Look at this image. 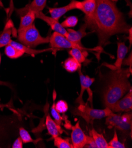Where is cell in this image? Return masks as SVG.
<instances>
[{"label":"cell","instance_id":"15","mask_svg":"<svg viewBox=\"0 0 132 148\" xmlns=\"http://www.w3.org/2000/svg\"><path fill=\"white\" fill-rule=\"evenodd\" d=\"M129 51V47L126 46L124 42H117V60L113 66H111L112 69H119L122 67L123 61Z\"/></svg>","mask_w":132,"mask_h":148},{"label":"cell","instance_id":"1","mask_svg":"<svg viewBox=\"0 0 132 148\" xmlns=\"http://www.w3.org/2000/svg\"><path fill=\"white\" fill-rule=\"evenodd\" d=\"M85 24L97 34L100 47L106 46L114 35L128 33L131 27L126 23L123 14L113 0H96L93 16L85 20Z\"/></svg>","mask_w":132,"mask_h":148},{"label":"cell","instance_id":"26","mask_svg":"<svg viewBox=\"0 0 132 148\" xmlns=\"http://www.w3.org/2000/svg\"><path fill=\"white\" fill-rule=\"evenodd\" d=\"M78 22V19L75 16H70L66 18L62 23L61 25L64 28H71L77 25Z\"/></svg>","mask_w":132,"mask_h":148},{"label":"cell","instance_id":"17","mask_svg":"<svg viewBox=\"0 0 132 148\" xmlns=\"http://www.w3.org/2000/svg\"><path fill=\"white\" fill-rule=\"evenodd\" d=\"M14 29L13 23L10 20L6 23L3 32L0 36V48L6 47L11 41V34Z\"/></svg>","mask_w":132,"mask_h":148},{"label":"cell","instance_id":"4","mask_svg":"<svg viewBox=\"0 0 132 148\" xmlns=\"http://www.w3.org/2000/svg\"><path fill=\"white\" fill-rule=\"evenodd\" d=\"M71 112L74 115L82 117L88 123L91 124H93L94 120L101 119L114 114L113 112L108 108L104 109H95L93 107H90L87 103L80 104Z\"/></svg>","mask_w":132,"mask_h":148},{"label":"cell","instance_id":"27","mask_svg":"<svg viewBox=\"0 0 132 148\" xmlns=\"http://www.w3.org/2000/svg\"><path fill=\"white\" fill-rule=\"evenodd\" d=\"M109 148H125L124 144L121 143L118 139V136L117 134V132L114 131V134L113 139L108 143Z\"/></svg>","mask_w":132,"mask_h":148},{"label":"cell","instance_id":"24","mask_svg":"<svg viewBox=\"0 0 132 148\" xmlns=\"http://www.w3.org/2000/svg\"><path fill=\"white\" fill-rule=\"evenodd\" d=\"M19 134H20V137L21 138L23 143H33L34 144L36 145L39 141L41 140V139H37L36 140H34L32 139L30 135L29 134V133L24 129L23 127H21L19 129Z\"/></svg>","mask_w":132,"mask_h":148},{"label":"cell","instance_id":"16","mask_svg":"<svg viewBox=\"0 0 132 148\" xmlns=\"http://www.w3.org/2000/svg\"><path fill=\"white\" fill-rule=\"evenodd\" d=\"M46 114L45 125L48 131V134L53 138L63 134L64 130L62 129L61 126L57 124L55 121L52 119L49 113Z\"/></svg>","mask_w":132,"mask_h":148},{"label":"cell","instance_id":"8","mask_svg":"<svg viewBox=\"0 0 132 148\" xmlns=\"http://www.w3.org/2000/svg\"><path fill=\"white\" fill-rule=\"evenodd\" d=\"M71 133V140L74 148H82L85 147L86 144V135L82 130L79 121H78L75 126H70Z\"/></svg>","mask_w":132,"mask_h":148},{"label":"cell","instance_id":"35","mask_svg":"<svg viewBox=\"0 0 132 148\" xmlns=\"http://www.w3.org/2000/svg\"><path fill=\"white\" fill-rule=\"evenodd\" d=\"M1 54H0V64H1Z\"/></svg>","mask_w":132,"mask_h":148},{"label":"cell","instance_id":"3","mask_svg":"<svg viewBox=\"0 0 132 148\" xmlns=\"http://www.w3.org/2000/svg\"><path fill=\"white\" fill-rule=\"evenodd\" d=\"M18 39L20 43L28 47H36L40 44L49 43L50 37H42L33 24L30 27L18 29Z\"/></svg>","mask_w":132,"mask_h":148},{"label":"cell","instance_id":"31","mask_svg":"<svg viewBox=\"0 0 132 148\" xmlns=\"http://www.w3.org/2000/svg\"><path fill=\"white\" fill-rule=\"evenodd\" d=\"M12 148H22L23 147V141L20 137L18 138L12 145Z\"/></svg>","mask_w":132,"mask_h":148},{"label":"cell","instance_id":"2","mask_svg":"<svg viewBox=\"0 0 132 148\" xmlns=\"http://www.w3.org/2000/svg\"><path fill=\"white\" fill-rule=\"evenodd\" d=\"M131 73L129 68L113 69L102 93L106 108L111 109L115 103L129 91L131 88L129 82Z\"/></svg>","mask_w":132,"mask_h":148},{"label":"cell","instance_id":"21","mask_svg":"<svg viewBox=\"0 0 132 148\" xmlns=\"http://www.w3.org/2000/svg\"><path fill=\"white\" fill-rule=\"evenodd\" d=\"M69 54L80 64L85 63L86 61L88 53L86 50H82L78 49H71L69 51Z\"/></svg>","mask_w":132,"mask_h":148},{"label":"cell","instance_id":"22","mask_svg":"<svg viewBox=\"0 0 132 148\" xmlns=\"http://www.w3.org/2000/svg\"><path fill=\"white\" fill-rule=\"evenodd\" d=\"M64 67L69 73H74L81 69V64L79 63L73 57L67 58L64 63Z\"/></svg>","mask_w":132,"mask_h":148},{"label":"cell","instance_id":"34","mask_svg":"<svg viewBox=\"0 0 132 148\" xmlns=\"http://www.w3.org/2000/svg\"><path fill=\"white\" fill-rule=\"evenodd\" d=\"M7 106H8V105H1V104H0V109H2L3 108H4V107H7Z\"/></svg>","mask_w":132,"mask_h":148},{"label":"cell","instance_id":"33","mask_svg":"<svg viewBox=\"0 0 132 148\" xmlns=\"http://www.w3.org/2000/svg\"><path fill=\"white\" fill-rule=\"evenodd\" d=\"M131 32H132V29H131V27L130 28L129 31V41H130V46L129 47V48L131 47V42H132V39H131Z\"/></svg>","mask_w":132,"mask_h":148},{"label":"cell","instance_id":"7","mask_svg":"<svg viewBox=\"0 0 132 148\" xmlns=\"http://www.w3.org/2000/svg\"><path fill=\"white\" fill-rule=\"evenodd\" d=\"M79 75L81 83V91L78 97L76 99V103H79V104H84V102L82 100V96L84 93L85 90H87L89 95V99L91 104L93 103V93L91 90L90 89V87L95 81L94 78H91L88 76H85L82 73L81 69H79Z\"/></svg>","mask_w":132,"mask_h":148},{"label":"cell","instance_id":"30","mask_svg":"<svg viewBox=\"0 0 132 148\" xmlns=\"http://www.w3.org/2000/svg\"><path fill=\"white\" fill-rule=\"evenodd\" d=\"M86 147H93V148H97L96 145L95 143V142L92 138L91 136H89L86 135V144L85 145Z\"/></svg>","mask_w":132,"mask_h":148},{"label":"cell","instance_id":"19","mask_svg":"<svg viewBox=\"0 0 132 148\" xmlns=\"http://www.w3.org/2000/svg\"><path fill=\"white\" fill-rule=\"evenodd\" d=\"M36 18V14L33 11H29L24 16H21L20 23L19 29H23L30 27L34 24Z\"/></svg>","mask_w":132,"mask_h":148},{"label":"cell","instance_id":"11","mask_svg":"<svg viewBox=\"0 0 132 148\" xmlns=\"http://www.w3.org/2000/svg\"><path fill=\"white\" fill-rule=\"evenodd\" d=\"M96 7V0H84L77 1L76 9L82 11L85 15V20L91 18L94 13Z\"/></svg>","mask_w":132,"mask_h":148},{"label":"cell","instance_id":"12","mask_svg":"<svg viewBox=\"0 0 132 148\" xmlns=\"http://www.w3.org/2000/svg\"><path fill=\"white\" fill-rule=\"evenodd\" d=\"M47 0H33V1L24 7L16 9V11L18 15L23 16L29 11H33L35 12L42 11L46 5Z\"/></svg>","mask_w":132,"mask_h":148},{"label":"cell","instance_id":"18","mask_svg":"<svg viewBox=\"0 0 132 148\" xmlns=\"http://www.w3.org/2000/svg\"><path fill=\"white\" fill-rule=\"evenodd\" d=\"M10 44H11V45H12V46H14V47H16L18 50L23 52L24 54L26 53V54H30V55H32V56H35V55L38 54H40V53H44V52L52 50V48L46 49H44V50L34 49H32V48H30V47H28L27 46H26L23 45V44H21V43L17 42L16 41H14L12 40H11L10 41Z\"/></svg>","mask_w":132,"mask_h":148},{"label":"cell","instance_id":"28","mask_svg":"<svg viewBox=\"0 0 132 148\" xmlns=\"http://www.w3.org/2000/svg\"><path fill=\"white\" fill-rule=\"evenodd\" d=\"M55 109L59 113H65L68 110V105L64 100H59L55 104Z\"/></svg>","mask_w":132,"mask_h":148},{"label":"cell","instance_id":"14","mask_svg":"<svg viewBox=\"0 0 132 148\" xmlns=\"http://www.w3.org/2000/svg\"><path fill=\"white\" fill-rule=\"evenodd\" d=\"M76 0H72L69 4L64 7L59 8H49V12L51 15V17L58 21L67 12L76 9Z\"/></svg>","mask_w":132,"mask_h":148},{"label":"cell","instance_id":"5","mask_svg":"<svg viewBox=\"0 0 132 148\" xmlns=\"http://www.w3.org/2000/svg\"><path fill=\"white\" fill-rule=\"evenodd\" d=\"M49 43L52 50H54V53L56 51L62 49H78L82 50H89L96 51L97 53L101 52L102 50V47L100 46L94 49L85 48L83 46H80L78 44L69 41L66 37L57 32H54L51 35L50 37Z\"/></svg>","mask_w":132,"mask_h":148},{"label":"cell","instance_id":"13","mask_svg":"<svg viewBox=\"0 0 132 148\" xmlns=\"http://www.w3.org/2000/svg\"><path fill=\"white\" fill-rule=\"evenodd\" d=\"M86 25L85 24H84L78 31H75L74 29L70 28L67 29L68 34L66 37L69 41L78 44L80 46H82L81 43L82 38L88 34V33L86 32Z\"/></svg>","mask_w":132,"mask_h":148},{"label":"cell","instance_id":"29","mask_svg":"<svg viewBox=\"0 0 132 148\" xmlns=\"http://www.w3.org/2000/svg\"><path fill=\"white\" fill-rule=\"evenodd\" d=\"M51 114H52L53 117L54 118V121H55V122L57 124L61 125L62 121L64 120V117H62L60 115V113L56 110L55 103H53V104L51 108Z\"/></svg>","mask_w":132,"mask_h":148},{"label":"cell","instance_id":"9","mask_svg":"<svg viewBox=\"0 0 132 148\" xmlns=\"http://www.w3.org/2000/svg\"><path fill=\"white\" fill-rule=\"evenodd\" d=\"M36 14V18H40L46 22L51 28L52 30L55 32H57L59 33L64 36L66 37L68 34L67 29L63 27L61 23H59L57 20H55L54 18H52L51 17H48L45 14H43L42 11H37L35 12Z\"/></svg>","mask_w":132,"mask_h":148},{"label":"cell","instance_id":"10","mask_svg":"<svg viewBox=\"0 0 132 148\" xmlns=\"http://www.w3.org/2000/svg\"><path fill=\"white\" fill-rule=\"evenodd\" d=\"M132 109V91L131 88L129 92L122 99L117 101L111 108L112 112H129Z\"/></svg>","mask_w":132,"mask_h":148},{"label":"cell","instance_id":"23","mask_svg":"<svg viewBox=\"0 0 132 148\" xmlns=\"http://www.w3.org/2000/svg\"><path fill=\"white\" fill-rule=\"evenodd\" d=\"M5 54L6 55L12 59H16L20 57H21L23 54L24 53L22 52L21 51L18 50L16 47H14L12 45H11L10 44H8L6 47H5Z\"/></svg>","mask_w":132,"mask_h":148},{"label":"cell","instance_id":"32","mask_svg":"<svg viewBox=\"0 0 132 148\" xmlns=\"http://www.w3.org/2000/svg\"><path fill=\"white\" fill-rule=\"evenodd\" d=\"M127 65V66H130L129 67V70L131 72V53L130 54V56L129 57L126 58V60H123V63H122V65Z\"/></svg>","mask_w":132,"mask_h":148},{"label":"cell","instance_id":"20","mask_svg":"<svg viewBox=\"0 0 132 148\" xmlns=\"http://www.w3.org/2000/svg\"><path fill=\"white\" fill-rule=\"evenodd\" d=\"M90 135L93 138L97 148H109L108 142L102 134H99L95 129L90 130Z\"/></svg>","mask_w":132,"mask_h":148},{"label":"cell","instance_id":"6","mask_svg":"<svg viewBox=\"0 0 132 148\" xmlns=\"http://www.w3.org/2000/svg\"><path fill=\"white\" fill-rule=\"evenodd\" d=\"M106 124L109 129L115 127L122 131H128L131 129V113H126L123 115L113 114L107 116Z\"/></svg>","mask_w":132,"mask_h":148},{"label":"cell","instance_id":"25","mask_svg":"<svg viewBox=\"0 0 132 148\" xmlns=\"http://www.w3.org/2000/svg\"><path fill=\"white\" fill-rule=\"evenodd\" d=\"M54 145L58 148H74L68 139H62L59 136L54 138Z\"/></svg>","mask_w":132,"mask_h":148}]
</instances>
